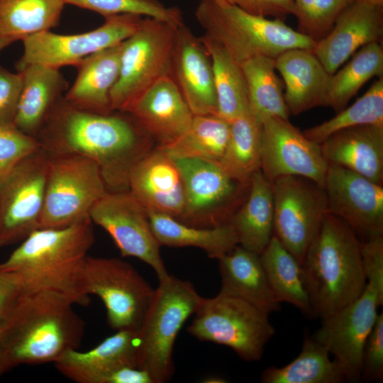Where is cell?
I'll return each mask as SVG.
<instances>
[{
	"label": "cell",
	"mask_w": 383,
	"mask_h": 383,
	"mask_svg": "<svg viewBox=\"0 0 383 383\" xmlns=\"http://www.w3.org/2000/svg\"><path fill=\"white\" fill-rule=\"evenodd\" d=\"M36 138L49 155H79L95 162L109 192L128 190L132 168L152 150L150 137L129 113L82 110L64 96Z\"/></svg>",
	"instance_id": "obj_1"
},
{
	"label": "cell",
	"mask_w": 383,
	"mask_h": 383,
	"mask_svg": "<svg viewBox=\"0 0 383 383\" xmlns=\"http://www.w3.org/2000/svg\"><path fill=\"white\" fill-rule=\"evenodd\" d=\"M94 242L90 219L64 228H38L0 262V271L14 273L24 293L52 292L75 305L87 306L90 296L83 287L82 271Z\"/></svg>",
	"instance_id": "obj_2"
},
{
	"label": "cell",
	"mask_w": 383,
	"mask_h": 383,
	"mask_svg": "<svg viewBox=\"0 0 383 383\" xmlns=\"http://www.w3.org/2000/svg\"><path fill=\"white\" fill-rule=\"evenodd\" d=\"M67 297L52 292L24 293L0 323L10 364L55 362L64 353L77 349L84 322Z\"/></svg>",
	"instance_id": "obj_3"
},
{
	"label": "cell",
	"mask_w": 383,
	"mask_h": 383,
	"mask_svg": "<svg viewBox=\"0 0 383 383\" xmlns=\"http://www.w3.org/2000/svg\"><path fill=\"white\" fill-rule=\"evenodd\" d=\"M301 266L316 318L321 320L350 304L367 284L357 234L330 213L326 215Z\"/></svg>",
	"instance_id": "obj_4"
},
{
	"label": "cell",
	"mask_w": 383,
	"mask_h": 383,
	"mask_svg": "<svg viewBox=\"0 0 383 383\" xmlns=\"http://www.w3.org/2000/svg\"><path fill=\"white\" fill-rule=\"evenodd\" d=\"M195 16L205 34L239 64L257 56L275 59L295 48L312 50L316 43L283 20L252 15L223 0H201Z\"/></svg>",
	"instance_id": "obj_5"
},
{
	"label": "cell",
	"mask_w": 383,
	"mask_h": 383,
	"mask_svg": "<svg viewBox=\"0 0 383 383\" xmlns=\"http://www.w3.org/2000/svg\"><path fill=\"white\" fill-rule=\"evenodd\" d=\"M202 299L190 282L171 274L159 280L138 331V367L148 371L154 383L167 382L174 375L177 336Z\"/></svg>",
	"instance_id": "obj_6"
},
{
	"label": "cell",
	"mask_w": 383,
	"mask_h": 383,
	"mask_svg": "<svg viewBox=\"0 0 383 383\" xmlns=\"http://www.w3.org/2000/svg\"><path fill=\"white\" fill-rule=\"evenodd\" d=\"M178 28L146 16L123 42L119 74L110 94L113 111L126 112L159 79L173 77Z\"/></svg>",
	"instance_id": "obj_7"
},
{
	"label": "cell",
	"mask_w": 383,
	"mask_h": 383,
	"mask_svg": "<svg viewBox=\"0 0 383 383\" xmlns=\"http://www.w3.org/2000/svg\"><path fill=\"white\" fill-rule=\"evenodd\" d=\"M269 315L245 300L218 293L202 299L187 331L200 341L225 345L241 359L255 362L274 335Z\"/></svg>",
	"instance_id": "obj_8"
},
{
	"label": "cell",
	"mask_w": 383,
	"mask_h": 383,
	"mask_svg": "<svg viewBox=\"0 0 383 383\" xmlns=\"http://www.w3.org/2000/svg\"><path fill=\"white\" fill-rule=\"evenodd\" d=\"M107 192L99 167L91 159L48 155L39 228H64L90 219L91 209Z\"/></svg>",
	"instance_id": "obj_9"
},
{
	"label": "cell",
	"mask_w": 383,
	"mask_h": 383,
	"mask_svg": "<svg viewBox=\"0 0 383 383\" xmlns=\"http://www.w3.org/2000/svg\"><path fill=\"white\" fill-rule=\"evenodd\" d=\"M82 284L87 295L103 302L111 328L138 331L155 289L133 266L118 258L87 256Z\"/></svg>",
	"instance_id": "obj_10"
},
{
	"label": "cell",
	"mask_w": 383,
	"mask_h": 383,
	"mask_svg": "<svg viewBox=\"0 0 383 383\" xmlns=\"http://www.w3.org/2000/svg\"><path fill=\"white\" fill-rule=\"evenodd\" d=\"M182 177L185 206L179 221L196 227L228 223L248 192L249 184L228 174L218 163L173 158Z\"/></svg>",
	"instance_id": "obj_11"
},
{
	"label": "cell",
	"mask_w": 383,
	"mask_h": 383,
	"mask_svg": "<svg viewBox=\"0 0 383 383\" xmlns=\"http://www.w3.org/2000/svg\"><path fill=\"white\" fill-rule=\"evenodd\" d=\"M271 184L274 235L301 264L328 213L325 190L296 175L280 177Z\"/></svg>",
	"instance_id": "obj_12"
},
{
	"label": "cell",
	"mask_w": 383,
	"mask_h": 383,
	"mask_svg": "<svg viewBox=\"0 0 383 383\" xmlns=\"http://www.w3.org/2000/svg\"><path fill=\"white\" fill-rule=\"evenodd\" d=\"M48 163L40 148L0 179V247L22 241L39 228Z\"/></svg>",
	"instance_id": "obj_13"
},
{
	"label": "cell",
	"mask_w": 383,
	"mask_h": 383,
	"mask_svg": "<svg viewBox=\"0 0 383 383\" xmlns=\"http://www.w3.org/2000/svg\"><path fill=\"white\" fill-rule=\"evenodd\" d=\"M142 16L122 13L105 17L97 28L74 35L56 34L50 30L22 40L23 52L16 63L17 72L28 65L38 64L60 69L74 66L85 57L118 45L138 28Z\"/></svg>",
	"instance_id": "obj_14"
},
{
	"label": "cell",
	"mask_w": 383,
	"mask_h": 383,
	"mask_svg": "<svg viewBox=\"0 0 383 383\" xmlns=\"http://www.w3.org/2000/svg\"><path fill=\"white\" fill-rule=\"evenodd\" d=\"M89 218L110 235L123 257H136L148 264L158 280L170 274L148 211L128 190L108 191L94 205Z\"/></svg>",
	"instance_id": "obj_15"
},
{
	"label": "cell",
	"mask_w": 383,
	"mask_h": 383,
	"mask_svg": "<svg viewBox=\"0 0 383 383\" xmlns=\"http://www.w3.org/2000/svg\"><path fill=\"white\" fill-rule=\"evenodd\" d=\"M383 304V282L368 279L361 295L336 314L322 320L313 337L324 345L341 366L347 382L361 380L366 338Z\"/></svg>",
	"instance_id": "obj_16"
},
{
	"label": "cell",
	"mask_w": 383,
	"mask_h": 383,
	"mask_svg": "<svg viewBox=\"0 0 383 383\" xmlns=\"http://www.w3.org/2000/svg\"><path fill=\"white\" fill-rule=\"evenodd\" d=\"M260 170L272 182L296 175L323 187L328 164L321 145L307 138L289 120L271 117L262 122Z\"/></svg>",
	"instance_id": "obj_17"
},
{
	"label": "cell",
	"mask_w": 383,
	"mask_h": 383,
	"mask_svg": "<svg viewBox=\"0 0 383 383\" xmlns=\"http://www.w3.org/2000/svg\"><path fill=\"white\" fill-rule=\"evenodd\" d=\"M323 189L328 213L365 238L383 234V187L344 167L328 165Z\"/></svg>",
	"instance_id": "obj_18"
},
{
	"label": "cell",
	"mask_w": 383,
	"mask_h": 383,
	"mask_svg": "<svg viewBox=\"0 0 383 383\" xmlns=\"http://www.w3.org/2000/svg\"><path fill=\"white\" fill-rule=\"evenodd\" d=\"M382 36L383 6L353 1L312 51L332 75L357 50L371 43H380Z\"/></svg>",
	"instance_id": "obj_19"
},
{
	"label": "cell",
	"mask_w": 383,
	"mask_h": 383,
	"mask_svg": "<svg viewBox=\"0 0 383 383\" xmlns=\"http://www.w3.org/2000/svg\"><path fill=\"white\" fill-rule=\"evenodd\" d=\"M128 191L145 208L179 219L185 206L182 174L174 159L158 146L132 168Z\"/></svg>",
	"instance_id": "obj_20"
},
{
	"label": "cell",
	"mask_w": 383,
	"mask_h": 383,
	"mask_svg": "<svg viewBox=\"0 0 383 383\" xmlns=\"http://www.w3.org/2000/svg\"><path fill=\"white\" fill-rule=\"evenodd\" d=\"M126 113L159 145H167L182 136L189 128L194 117L172 76L155 82Z\"/></svg>",
	"instance_id": "obj_21"
},
{
	"label": "cell",
	"mask_w": 383,
	"mask_h": 383,
	"mask_svg": "<svg viewBox=\"0 0 383 383\" xmlns=\"http://www.w3.org/2000/svg\"><path fill=\"white\" fill-rule=\"evenodd\" d=\"M173 77L194 115H217V97L211 58L184 25L177 29Z\"/></svg>",
	"instance_id": "obj_22"
},
{
	"label": "cell",
	"mask_w": 383,
	"mask_h": 383,
	"mask_svg": "<svg viewBox=\"0 0 383 383\" xmlns=\"http://www.w3.org/2000/svg\"><path fill=\"white\" fill-rule=\"evenodd\" d=\"M138 331H117L89 350L66 352L54 365L62 374L74 382L105 383L117 369L138 367Z\"/></svg>",
	"instance_id": "obj_23"
},
{
	"label": "cell",
	"mask_w": 383,
	"mask_h": 383,
	"mask_svg": "<svg viewBox=\"0 0 383 383\" xmlns=\"http://www.w3.org/2000/svg\"><path fill=\"white\" fill-rule=\"evenodd\" d=\"M320 145L328 165L344 167L382 185L383 125L346 128Z\"/></svg>",
	"instance_id": "obj_24"
},
{
	"label": "cell",
	"mask_w": 383,
	"mask_h": 383,
	"mask_svg": "<svg viewBox=\"0 0 383 383\" xmlns=\"http://www.w3.org/2000/svg\"><path fill=\"white\" fill-rule=\"evenodd\" d=\"M274 62L283 79L284 98L289 114L298 115L323 106L331 75L312 50H287Z\"/></svg>",
	"instance_id": "obj_25"
},
{
	"label": "cell",
	"mask_w": 383,
	"mask_h": 383,
	"mask_svg": "<svg viewBox=\"0 0 383 383\" xmlns=\"http://www.w3.org/2000/svg\"><path fill=\"white\" fill-rule=\"evenodd\" d=\"M122 43L98 51L74 65L76 79L64 96L69 104L94 113L113 112L110 94L119 74Z\"/></svg>",
	"instance_id": "obj_26"
},
{
	"label": "cell",
	"mask_w": 383,
	"mask_h": 383,
	"mask_svg": "<svg viewBox=\"0 0 383 383\" xmlns=\"http://www.w3.org/2000/svg\"><path fill=\"white\" fill-rule=\"evenodd\" d=\"M218 260L220 294L240 298L268 314L279 311L281 303L268 282L260 255L238 245Z\"/></svg>",
	"instance_id": "obj_27"
},
{
	"label": "cell",
	"mask_w": 383,
	"mask_h": 383,
	"mask_svg": "<svg viewBox=\"0 0 383 383\" xmlns=\"http://www.w3.org/2000/svg\"><path fill=\"white\" fill-rule=\"evenodd\" d=\"M23 84L14 125L36 137L68 83L60 69L32 64L20 71Z\"/></svg>",
	"instance_id": "obj_28"
},
{
	"label": "cell",
	"mask_w": 383,
	"mask_h": 383,
	"mask_svg": "<svg viewBox=\"0 0 383 383\" xmlns=\"http://www.w3.org/2000/svg\"><path fill=\"white\" fill-rule=\"evenodd\" d=\"M228 223L238 245L260 255L274 235V200L271 182L260 170L252 176L248 192Z\"/></svg>",
	"instance_id": "obj_29"
},
{
	"label": "cell",
	"mask_w": 383,
	"mask_h": 383,
	"mask_svg": "<svg viewBox=\"0 0 383 383\" xmlns=\"http://www.w3.org/2000/svg\"><path fill=\"white\" fill-rule=\"evenodd\" d=\"M152 230L161 245L195 247L218 260L238 245L233 228L228 223L203 228L185 224L159 212L148 211Z\"/></svg>",
	"instance_id": "obj_30"
},
{
	"label": "cell",
	"mask_w": 383,
	"mask_h": 383,
	"mask_svg": "<svg viewBox=\"0 0 383 383\" xmlns=\"http://www.w3.org/2000/svg\"><path fill=\"white\" fill-rule=\"evenodd\" d=\"M260 257L277 300L293 305L308 318H316L301 264L274 235Z\"/></svg>",
	"instance_id": "obj_31"
},
{
	"label": "cell",
	"mask_w": 383,
	"mask_h": 383,
	"mask_svg": "<svg viewBox=\"0 0 383 383\" xmlns=\"http://www.w3.org/2000/svg\"><path fill=\"white\" fill-rule=\"evenodd\" d=\"M327 348L313 335H305L301 351L283 367L271 366L260 375L262 383H342L345 374Z\"/></svg>",
	"instance_id": "obj_32"
},
{
	"label": "cell",
	"mask_w": 383,
	"mask_h": 383,
	"mask_svg": "<svg viewBox=\"0 0 383 383\" xmlns=\"http://www.w3.org/2000/svg\"><path fill=\"white\" fill-rule=\"evenodd\" d=\"M199 40L211 60L217 97V116L231 122L249 112L248 86L240 65L206 34Z\"/></svg>",
	"instance_id": "obj_33"
},
{
	"label": "cell",
	"mask_w": 383,
	"mask_h": 383,
	"mask_svg": "<svg viewBox=\"0 0 383 383\" xmlns=\"http://www.w3.org/2000/svg\"><path fill=\"white\" fill-rule=\"evenodd\" d=\"M249 98V111L261 123L271 117L289 120L284 83L277 75L274 59L257 56L240 63Z\"/></svg>",
	"instance_id": "obj_34"
},
{
	"label": "cell",
	"mask_w": 383,
	"mask_h": 383,
	"mask_svg": "<svg viewBox=\"0 0 383 383\" xmlns=\"http://www.w3.org/2000/svg\"><path fill=\"white\" fill-rule=\"evenodd\" d=\"M262 124L250 111L230 122V135L224 155L219 162L233 178L250 184L253 174L260 170Z\"/></svg>",
	"instance_id": "obj_35"
},
{
	"label": "cell",
	"mask_w": 383,
	"mask_h": 383,
	"mask_svg": "<svg viewBox=\"0 0 383 383\" xmlns=\"http://www.w3.org/2000/svg\"><path fill=\"white\" fill-rule=\"evenodd\" d=\"M382 75V44L371 43L362 46L345 65L331 75L323 106H329L338 113L368 80Z\"/></svg>",
	"instance_id": "obj_36"
},
{
	"label": "cell",
	"mask_w": 383,
	"mask_h": 383,
	"mask_svg": "<svg viewBox=\"0 0 383 383\" xmlns=\"http://www.w3.org/2000/svg\"><path fill=\"white\" fill-rule=\"evenodd\" d=\"M230 135V122L217 115H194L188 131L179 138L158 145L172 158H196L219 163Z\"/></svg>",
	"instance_id": "obj_37"
},
{
	"label": "cell",
	"mask_w": 383,
	"mask_h": 383,
	"mask_svg": "<svg viewBox=\"0 0 383 383\" xmlns=\"http://www.w3.org/2000/svg\"><path fill=\"white\" fill-rule=\"evenodd\" d=\"M62 0H0V35L16 41L58 26Z\"/></svg>",
	"instance_id": "obj_38"
},
{
	"label": "cell",
	"mask_w": 383,
	"mask_h": 383,
	"mask_svg": "<svg viewBox=\"0 0 383 383\" xmlns=\"http://www.w3.org/2000/svg\"><path fill=\"white\" fill-rule=\"evenodd\" d=\"M363 125H383V77H379L350 106L303 133L307 138L321 144L336 131Z\"/></svg>",
	"instance_id": "obj_39"
},
{
	"label": "cell",
	"mask_w": 383,
	"mask_h": 383,
	"mask_svg": "<svg viewBox=\"0 0 383 383\" xmlns=\"http://www.w3.org/2000/svg\"><path fill=\"white\" fill-rule=\"evenodd\" d=\"M65 4L95 11L104 18L110 16L133 13L145 16L167 22L176 27L184 25L181 11L167 7L158 0H62Z\"/></svg>",
	"instance_id": "obj_40"
},
{
	"label": "cell",
	"mask_w": 383,
	"mask_h": 383,
	"mask_svg": "<svg viewBox=\"0 0 383 383\" xmlns=\"http://www.w3.org/2000/svg\"><path fill=\"white\" fill-rule=\"evenodd\" d=\"M352 0H294L297 31L315 42L324 38Z\"/></svg>",
	"instance_id": "obj_41"
},
{
	"label": "cell",
	"mask_w": 383,
	"mask_h": 383,
	"mask_svg": "<svg viewBox=\"0 0 383 383\" xmlns=\"http://www.w3.org/2000/svg\"><path fill=\"white\" fill-rule=\"evenodd\" d=\"M40 148L36 137L22 132L14 124H0V179Z\"/></svg>",
	"instance_id": "obj_42"
},
{
	"label": "cell",
	"mask_w": 383,
	"mask_h": 383,
	"mask_svg": "<svg viewBox=\"0 0 383 383\" xmlns=\"http://www.w3.org/2000/svg\"><path fill=\"white\" fill-rule=\"evenodd\" d=\"M383 379V313L365 340L362 354L361 380L382 382Z\"/></svg>",
	"instance_id": "obj_43"
},
{
	"label": "cell",
	"mask_w": 383,
	"mask_h": 383,
	"mask_svg": "<svg viewBox=\"0 0 383 383\" xmlns=\"http://www.w3.org/2000/svg\"><path fill=\"white\" fill-rule=\"evenodd\" d=\"M23 84L21 72L13 73L0 65V124H14Z\"/></svg>",
	"instance_id": "obj_44"
},
{
	"label": "cell",
	"mask_w": 383,
	"mask_h": 383,
	"mask_svg": "<svg viewBox=\"0 0 383 383\" xmlns=\"http://www.w3.org/2000/svg\"><path fill=\"white\" fill-rule=\"evenodd\" d=\"M244 11L257 16H272L284 20L294 14V0H223Z\"/></svg>",
	"instance_id": "obj_45"
},
{
	"label": "cell",
	"mask_w": 383,
	"mask_h": 383,
	"mask_svg": "<svg viewBox=\"0 0 383 383\" xmlns=\"http://www.w3.org/2000/svg\"><path fill=\"white\" fill-rule=\"evenodd\" d=\"M23 294L21 282L14 273L0 271V323L13 310Z\"/></svg>",
	"instance_id": "obj_46"
},
{
	"label": "cell",
	"mask_w": 383,
	"mask_h": 383,
	"mask_svg": "<svg viewBox=\"0 0 383 383\" xmlns=\"http://www.w3.org/2000/svg\"><path fill=\"white\" fill-rule=\"evenodd\" d=\"M105 383H154L149 372L134 366H123L113 372Z\"/></svg>",
	"instance_id": "obj_47"
},
{
	"label": "cell",
	"mask_w": 383,
	"mask_h": 383,
	"mask_svg": "<svg viewBox=\"0 0 383 383\" xmlns=\"http://www.w3.org/2000/svg\"><path fill=\"white\" fill-rule=\"evenodd\" d=\"M11 368L5 346L0 336V378Z\"/></svg>",
	"instance_id": "obj_48"
},
{
	"label": "cell",
	"mask_w": 383,
	"mask_h": 383,
	"mask_svg": "<svg viewBox=\"0 0 383 383\" xmlns=\"http://www.w3.org/2000/svg\"><path fill=\"white\" fill-rule=\"evenodd\" d=\"M16 41L13 38L0 35V52Z\"/></svg>",
	"instance_id": "obj_49"
},
{
	"label": "cell",
	"mask_w": 383,
	"mask_h": 383,
	"mask_svg": "<svg viewBox=\"0 0 383 383\" xmlns=\"http://www.w3.org/2000/svg\"><path fill=\"white\" fill-rule=\"evenodd\" d=\"M203 382L207 383H224L226 382V380L221 377H211L209 378L208 377L207 379H204Z\"/></svg>",
	"instance_id": "obj_50"
},
{
	"label": "cell",
	"mask_w": 383,
	"mask_h": 383,
	"mask_svg": "<svg viewBox=\"0 0 383 383\" xmlns=\"http://www.w3.org/2000/svg\"><path fill=\"white\" fill-rule=\"evenodd\" d=\"M352 1H362V2L369 3L372 4L383 6V0H352Z\"/></svg>",
	"instance_id": "obj_51"
}]
</instances>
